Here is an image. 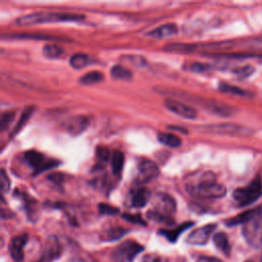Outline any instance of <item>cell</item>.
I'll return each mask as SVG.
<instances>
[{
  "label": "cell",
  "instance_id": "33",
  "mask_svg": "<svg viewBox=\"0 0 262 262\" xmlns=\"http://www.w3.org/2000/svg\"><path fill=\"white\" fill-rule=\"evenodd\" d=\"M98 211L102 215H116L119 213V209L107 204H99Z\"/></svg>",
  "mask_w": 262,
  "mask_h": 262
},
{
  "label": "cell",
  "instance_id": "36",
  "mask_svg": "<svg viewBox=\"0 0 262 262\" xmlns=\"http://www.w3.org/2000/svg\"><path fill=\"white\" fill-rule=\"evenodd\" d=\"M123 218L124 219H126V220H128V221H130V222H133V223H139V224H144V222H143V220L139 217V216H134V215H129V214H125L124 216H123Z\"/></svg>",
  "mask_w": 262,
  "mask_h": 262
},
{
  "label": "cell",
  "instance_id": "22",
  "mask_svg": "<svg viewBox=\"0 0 262 262\" xmlns=\"http://www.w3.org/2000/svg\"><path fill=\"white\" fill-rule=\"evenodd\" d=\"M124 154L120 150L114 151V154L111 157V165H112V171L115 175H119L122 172V169L124 167Z\"/></svg>",
  "mask_w": 262,
  "mask_h": 262
},
{
  "label": "cell",
  "instance_id": "3",
  "mask_svg": "<svg viewBox=\"0 0 262 262\" xmlns=\"http://www.w3.org/2000/svg\"><path fill=\"white\" fill-rule=\"evenodd\" d=\"M176 211V202L167 193H157L152 198V208L147 212L148 218L158 222L172 223V217Z\"/></svg>",
  "mask_w": 262,
  "mask_h": 262
},
{
  "label": "cell",
  "instance_id": "10",
  "mask_svg": "<svg viewBox=\"0 0 262 262\" xmlns=\"http://www.w3.org/2000/svg\"><path fill=\"white\" fill-rule=\"evenodd\" d=\"M137 182L144 184L155 180L159 176V168L155 162L149 159H140L137 165Z\"/></svg>",
  "mask_w": 262,
  "mask_h": 262
},
{
  "label": "cell",
  "instance_id": "21",
  "mask_svg": "<svg viewBox=\"0 0 262 262\" xmlns=\"http://www.w3.org/2000/svg\"><path fill=\"white\" fill-rule=\"evenodd\" d=\"M158 140L163 143L164 145L170 146V147H179L181 145V139L172 134V133H168V132H160L158 133Z\"/></svg>",
  "mask_w": 262,
  "mask_h": 262
},
{
  "label": "cell",
  "instance_id": "19",
  "mask_svg": "<svg viewBox=\"0 0 262 262\" xmlns=\"http://www.w3.org/2000/svg\"><path fill=\"white\" fill-rule=\"evenodd\" d=\"M213 242H214L215 246L217 247V249H219L224 255L229 256L231 248H230L228 237L224 232L215 233V235L213 236Z\"/></svg>",
  "mask_w": 262,
  "mask_h": 262
},
{
  "label": "cell",
  "instance_id": "23",
  "mask_svg": "<svg viewBox=\"0 0 262 262\" xmlns=\"http://www.w3.org/2000/svg\"><path fill=\"white\" fill-rule=\"evenodd\" d=\"M111 75H112V77L115 78V79L124 80V81H129V80H131L132 77H133L132 73H131L128 69H126V68H124V67H122V66H118V64H117V66H114V67L112 68V70H111Z\"/></svg>",
  "mask_w": 262,
  "mask_h": 262
},
{
  "label": "cell",
  "instance_id": "38",
  "mask_svg": "<svg viewBox=\"0 0 262 262\" xmlns=\"http://www.w3.org/2000/svg\"><path fill=\"white\" fill-rule=\"evenodd\" d=\"M195 262H222V261L219 260V259H217V258H214V257L202 256V257H199Z\"/></svg>",
  "mask_w": 262,
  "mask_h": 262
},
{
  "label": "cell",
  "instance_id": "4",
  "mask_svg": "<svg viewBox=\"0 0 262 262\" xmlns=\"http://www.w3.org/2000/svg\"><path fill=\"white\" fill-rule=\"evenodd\" d=\"M243 234L250 246L258 248L262 245V207L250 210L243 222Z\"/></svg>",
  "mask_w": 262,
  "mask_h": 262
},
{
  "label": "cell",
  "instance_id": "8",
  "mask_svg": "<svg viewBox=\"0 0 262 262\" xmlns=\"http://www.w3.org/2000/svg\"><path fill=\"white\" fill-rule=\"evenodd\" d=\"M206 132L215 133V134H225V135H239L247 136L251 134V130L245 126L231 124V123H222V124H214L203 127Z\"/></svg>",
  "mask_w": 262,
  "mask_h": 262
},
{
  "label": "cell",
  "instance_id": "2",
  "mask_svg": "<svg viewBox=\"0 0 262 262\" xmlns=\"http://www.w3.org/2000/svg\"><path fill=\"white\" fill-rule=\"evenodd\" d=\"M84 19V15L70 13V12H52V11H41L34 12L31 14L23 15L16 19L18 26H32L45 23H56V21H79Z\"/></svg>",
  "mask_w": 262,
  "mask_h": 262
},
{
  "label": "cell",
  "instance_id": "14",
  "mask_svg": "<svg viewBox=\"0 0 262 262\" xmlns=\"http://www.w3.org/2000/svg\"><path fill=\"white\" fill-rule=\"evenodd\" d=\"M28 242V234L23 233L11 238L9 252L15 262H21L24 259V247Z\"/></svg>",
  "mask_w": 262,
  "mask_h": 262
},
{
  "label": "cell",
  "instance_id": "20",
  "mask_svg": "<svg viewBox=\"0 0 262 262\" xmlns=\"http://www.w3.org/2000/svg\"><path fill=\"white\" fill-rule=\"evenodd\" d=\"M218 88L221 92H225V93H229V94H233V95H238V96H245V97H251L252 93L248 90H245L243 88H239L237 86L228 84L226 82H221L218 85Z\"/></svg>",
  "mask_w": 262,
  "mask_h": 262
},
{
  "label": "cell",
  "instance_id": "24",
  "mask_svg": "<svg viewBox=\"0 0 262 262\" xmlns=\"http://www.w3.org/2000/svg\"><path fill=\"white\" fill-rule=\"evenodd\" d=\"M167 51L170 52H177V53H190L195 51L196 46L191 44H182V43H173L169 44L166 47Z\"/></svg>",
  "mask_w": 262,
  "mask_h": 262
},
{
  "label": "cell",
  "instance_id": "31",
  "mask_svg": "<svg viewBox=\"0 0 262 262\" xmlns=\"http://www.w3.org/2000/svg\"><path fill=\"white\" fill-rule=\"evenodd\" d=\"M10 188V180L4 170H0V192L5 193Z\"/></svg>",
  "mask_w": 262,
  "mask_h": 262
},
{
  "label": "cell",
  "instance_id": "35",
  "mask_svg": "<svg viewBox=\"0 0 262 262\" xmlns=\"http://www.w3.org/2000/svg\"><path fill=\"white\" fill-rule=\"evenodd\" d=\"M142 262H169V260L164 256H160L156 254H147L143 257Z\"/></svg>",
  "mask_w": 262,
  "mask_h": 262
},
{
  "label": "cell",
  "instance_id": "16",
  "mask_svg": "<svg viewBox=\"0 0 262 262\" xmlns=\"http://www.w3.org/2000/svg\"><path fill=\"white\" fill-rule=\"evenodd\" d=\"M150 200V192L147 188L141 186L135 189L131 194V205L134 208L144 207Z\"/></svg>",
  "mask_w": 262,
  "mask_h": 262
},
{
  "label": "cell",
  "instance_id": "34",
  "mask_svg": "<svg viewBox=\"0 0 262 262\" xmlns=\"http://www.w3.org/2000/svg\"><path fill=\"white\" fill-rule=\"evenodd\" d=\"M212 67L211 64H207V63H202V62H191L188 67L187 70L192 71L194 73H203L206 72L208 70H210Z\"/></svg>",
  "mask_w": 262,
  "mask_h": 262
},
{
  "label": "cell",
  "instance_id": "7",
  "mask_svg": "<svg viewBox=\"0 0 262 262\" xmlns=\"http://www.w3.org/2000/svg\"><path fill=\"white\" fill-rule=\"evenodd\" d=\"M24 158L28 165L34 170V172L39 173L44 170L51 169L57 165V162L53 159H48L44 155L36 150H28L25 152Z\"/></svg>",
  "mask_w": 262,
  "mask_h": 262
},
{
  "label": "cell",
  "instance_id": "39",
  "mask_svg": "<svg viewBox=\"0 0 262 262\" xmlns=\"http://www.w3.org/2000/svg\"><path fill=\"white\" fill-rule=\"evenodd\" d=\"M246 262H254V261H252V260H248V261H246Z\"/></svg>",
  "mask_w": 262,
  "mask_h": 262
},
{
  "label": "cell",
  "instance_id": "1",
  "mask_svg": "<svg viewBox=\"0 0 262 262\" xmlns=\"http://www.w3.org/2000/svg\"><path fill=\"white\" fill-rule=\"evenodd\" d=\"M186 190L194 198L199 199H220L226 193V188L217 182L210 172L201 175L198 181H190L186 184Z\"/></svg>",
  "mask_w": 262,
  "mask_h": 262
},
{
  "label": "cell",
  "instance_id": "32",
  "mask_svg": "<svg viewBox=\"0 0 262 262\" xmlns=\"http://www.w3.org/2000/svg\"><path fill=\"white\" fill-rule=\"evenodd\" d=\"M96 157H97V160L100 164H104L110 160L111 154H110V150L106 147L99 146L96 149Z\"/></svg>",
  "mask_w": 262,
  "mask_h": 262
},
{
  "label": "cell",
  "instance_id": "26",
  "mask_svg": "<svg viewBox=\"0 0 262 262\" xmlns=\"http://www.w3.org/2000/svg\"><path fill=\"white\" fill-rule=\"evenodd\" d=\"M103 79V75L100 72L97 71H92L87 74H85L83 77L80 78V83L84 85H92L99 83Z\"/></svg>",
  "mask_w": 262,
  "mask_h": 262
},
{
  "label": "cell",
  "instance_id": "37",
  "mask_svg": "<svg viewBox=\"0 0 262 262\" xmlns=\"http://www.w3.org/2000/svg\"><path fill=\"white\" fill-rule=\"evenodd\" d=\"M129 59L135 63L137 67H144L145 66V59L141 56H129Z\"/></svg>",
  "mask_w": 262,
  "mask_h": 262
},
{
  "label": "cell",
  "instance_id": "29",
  "mask_svg": "<svg viewBox=\"0 0 262 262\" xmlns=\"http://www.w3.org/2000/svg\"><path fill=\"white\" fill-rule=\"evenodd\" d=\"M126 232V230L122 227H112L108 230L105 231L104 233V239L106 241H113V239H117L119 237H121L122 235H124Z\"/></svg>",
  "mask_w": 262,
  "mask_h": 262
},
{
  "label": "cell",
  "instance_id": "5",
  "mask_svg": "<svg viewBox=\"0 0 262 262\" xmlns=\"http://www.w3.org/2000/svg\"><path fill=\"white\" fill-rule=\"evenodd\" d=\"M262 194V178L257 175L248 185L236 188L232 198L239 207H245L255 203Z\"/></svg>",
  "mask_w": 262,
  "mask_h": 262
},
{
  "label": "cell",
  "instance_id": "25",
  "mask_svg": "<svg viewBox=\"0 0 262 262\" xmlns=\"http://www.w3.org/2000/svg\"><path fill=\"white\" fill-rule=\"evenodd\" d=\"M89 61H90V59H89L88 55L83 54V53H77L71 57L70 64L72 68H74L76 70H80V69L85 68L89 63Z\"/></svg>",
  "mask_w": 262,
  "mask_h": 262
},
{
  "label": "cell",
  "instance_id": "28",
  "mask_svg": "<svg viewBox=\"0 0 262 262\" xmlns=\"http://www.w3.org/2000/svg\"><path fill=\"white\" fill-rule=\"evenodd\" d=\"M14 118V112H1L0 113V132L6 130Z\"/></svg>",
  "mask_w": 262,
  "mask_h": 262
},
{
  "label": "cell",
  "instance_id": "11",
  "mask_svg": "<svg viewBox=\"0 0 262 262\" xmlns=\"http://www.w3.org/2000/svg\"><path fill=\"white\" fill-rule=\"evenodd\" d=\"M164 104L170 112L183 119L192 120L196 117V111L192 106L187 105L174 98H166Z\"/></svg>",
  "mask_w": 262,
  "mask_h": 262
},
{
  "label": "cell",
  "instance_id": "13",
  "mask_svg": "<svg viewBox=\"0 0 262 262\" xmlns=\"http://www.w3.org/2000/svg\"><path fill=\"white\" fill-rule=\"evenodd\" d=\"M61 254V247L55 236H50L45 242L40 262H51Z\"/></svg>",
  "mask_w": 262,
  "mask_h": 262
},
{
  "label": "cell",
  "instance_id": "12",
  "mask_svg": "<svg viewBox=\"0 0 262 262\" xmlns=\"http://www.w3.org/2000/svg\"><path fill=\"white\" fill-rule=\"evenodd\" d=\"M215 228H216L215 224H207V225H204L202 227L194 229L187 236V238H186L187 244L194 245V246L205 245L208 242L211 233L214 231Z\"/></svg>",
  "mask_w": 262,
  "mask_h": 262
},
{
  "label": "cell",
  "instance_id": "9",
  "mask_svg": "<svg viewBox=\"0 0 262 262\" xmlns=\"http://www.w3.org/2000/svg\"><path fill=\"white\" fill-rule=\"evenodd\" d=\"M143 251V247L134 241L123 242L115 251V257L121 262H132Z\"/></svg>",
  "mask_w": 262,
  "mask_h": 262
},
{
  "label": "cell",
  "instance_id": "27",
  "mask_svg": "<svg viewBox=\"0 0 262 262\" xmlns=\"http://www.w3.org/2000/svg\"><path fill=\"white\" fill-rule=\"evenodd\" d=\"M62 53L61 47L55 44H47L43 47V54L48 58H56Z\"/></svg>",
  "mask_w": 262,
  "mask_h": 262
},
{
  "label": "cell",
  "instance_id": "15",
  "mask_svg": "<svg viewBox=\"0 0 262 262\" xmlns=\"http://www.w3.org/2000/svg\"><path fill=\"white\" fill-rule=\"evenodd\" d=\"M88 124H89V121L86 117L78 116V117L71 118L67 122L66 126H67L68 132H70L72 135H78L87 128Z\"/></svg>",
  "mask_w": 262,
  "mask_h": 262
},
{
  "label": "cell",
  "instance_id": "17",
  "mask_svg": "<svg viewBox=\"0 0 262 262\" xmlns=\"http://www.w3.org/2000/svg\"><path fill=\"white\" fill-rule=\"evenodd\" d=\"M177 27L175 24H165L163 26H160L150 32L147 33V36L156 39H162L167 37H172L177 34Z\"/></svg>",
  "mask_w": 262,
  "mask_h": 262
},
{
  "label": "cell",
  "instance_id": "6",
  "mask_svg": "<svg viewBox=\"0 0 262 262\" xmlns=\"http://www.w3.org/2000/svg\"><path fill=\"white\" fill-rule=\"evenodd\" d=\"M173 94L175 95H178L180 97H183V99L185 100H188V101H193L195 103H199L203 108H205L206 111L210 112V113H213L215 115H218V116H222V117H228V116H231L234 114L235 110L234 107L226 104V103H223L221 101H217V100H214V99H205L203 97H194L193 95L190 96V95H187L185 92H176V91H173L172 92Z\"/></svg>",
  "mask_w": 262,
  "mask_h": 262
},
{
  "label": "cell",
  "instance_id": "18",
  "mask_svg": "<svg viewBox=\"0 0 262 262\" xmlns=\"http://www.w3.org/2000/svg\"><path fill=\"white\" fill-rule=\"evenodd\" d=\"M192 225L191 222H186V223H183L179 226H177L176 228L174 229H162L159 231V234L165 236L168 241H170L171 243H174L175 241H177V238L179 237V235L185 230L187 229L188 227H190Z\"/></svg>",
  "mask_w": 262,
  "mask_h": 262
},
{
  "label": "cell",
  "instance_id": "30",
  "mask_svg": "<svg viewBox=\"0 0 262 262\" xmlns=\"http://www.w3.org/2000/svg\"><path fill=\"white\" fill-rule=\"evenodd\" d=\"M254 68L250 64H246V66H242V67H236L232 70V73L236 76H238L239 78H247L249 76H251L254 72Z\"/></svg>",
  "mask_w": 262,
  "mask_h": 262
}]
</instances>
